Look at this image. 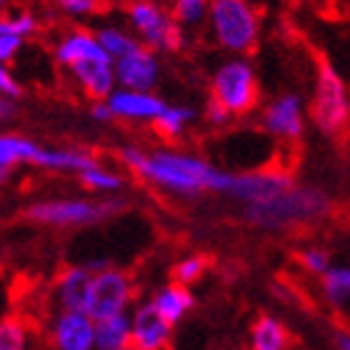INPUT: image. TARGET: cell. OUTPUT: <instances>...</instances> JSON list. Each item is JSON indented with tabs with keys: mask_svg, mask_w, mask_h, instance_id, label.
<instances>
[{
	"mask_svg": "<svg viewBox=\"0 0 350 350\" xmlns=\"http://www.w3.org/2000/svg\"><path fill=\"white\" fill-rule=\"evenodd\" d=\"M118 158L133 175H138L140 180H148L158 188L180 193V196H198L205 190L228 193L235 175L226 168L213 165L200 155L180 153V150L146 153L140 148H123Z\"/></svg>",
	"mask_w": 350,
	"mask_h": 350,
	"instance_id": "1",
	"label": "cell"
},
{
	"mask_svg": "<svg viewBox=\"0 0 350 350\" xmlns=\"http://www.w3.org/2000/svg\"><path fill=\"white\" fill-rule=\"evenodd\" d=\"M333 198L315 185H293L283 196L260 205H243V218L260 230H293L325 218Z\"/></svg>",
	"mask_w": 350,
	"mask_h": 350,
	"instance_id": "2",
	"label": "cell"
},
{
	"mask_svg": "<svg viewBox=\"0 0 350 350\" xmlns=\"http://www.w3.org/2000/svg\"><path fill=\"white\" fill-rule=\"evenodd\" d=\"M208 21L215 43L228 53L248 55L260 38V15L250 0H211Z\"/></svg>",
	"mask_w": 350,
	"mask_h": 350,
	"instance_id": "3",
	"label": "cell"
},
{
	"mask_svg": "<svg viewBox=\"0 0 350 350\" xmlns=\"http://www.w3.org/2000/svg\"><path fill=\"white\" fill-rule=\"evenodd\" d=\"M310 120L323 135L336 138L345 133L350 123V90L348 83L338 68L328 60L318 63L313 85V100H310Z\"/></svg>",
	"mask_w": 350,
	"mask_h": 350,
	"instance_id": "4",
	"label": "cell"
},
{
	"mask_svg": "<svg viewBox=\"0 0 350 350\" xmlns=\"http://www.w3.org/2000/svg\"><path fill=\"white\" fill-rule=\"evenodd\" d=\"M211 98L218 100L233 118L250 116L260 103L256 68L243 58L226 60L213 75Z\"/></svg>",
	"mask_w": 350,
	"mask_h": 350,
	"instance_id": "5",
	"label": "cell"
},
{
	"mask_svg": "<svg viewBox=\"0 0 350 350\" xmlns=\"http://www.w3.org/2000/svg\"><path fill=\"white\" fill-rule=\"evenodd\" d=\"M125 205L120 200H43V203L30 205L25 211V218L55 228H83L100 223L105 218H116Z\"/></svg>",
	"mask_w": 350,
	"mask_h": 350,
	"instance_id": "6",
	"label": "cell"
},
{
	"mask_svg": "<svg viewBox=\"0 0 350 350\" xmlns=\"http://www.w3.org/2000/svg\"><path fill=\"white\" fill-rule=\"evenodd\" d=\"M128 21L140 36V43L150 51L178 53L185 45L183 28L153 0H133L128 5Z\"/></svg>",
	"mask_w": 350,
	"mask_h": 350,
	"instance_id": "7",
	"label": "cell"
},
{
	"mask_svg": "<svg viewBox=\"0 0 350 350\" xmlns=\"http://www.w3.org/2000/svg\"><path fill=\"white\" fill-rule=\"evenodd\" d=\"M135 280L131 273L120 268H105L93 275V288H90V303H88V315L93 321H105L113 315L131 313L135 306Z\"/></svg>",
	"mask_w": 350,
	"mask_h": 350,
	"instance_id": "8",
	"label": "cell"
},
{
	"mask_svg": "<svg viewBox=\"0 0 350 350\" xmlns=\"http://www.w3.org/2000/svg\"><path fill=\"white\" fill-rule=\"evenodd\" d=\"M293 185H295L293 173L285 165H265V168L235 173L228 196L241 200L243 205H260L283 196L285 190H291Z\"/></svg>",
	"mask_w": 350,
	"mask_h": 350,
	"instance_id": "9",
	"label": "cell"
},
{
	"mask_svg": "<svg viewBox=\"0 0 350 350\" xmlns=\"http://www.w3.org/2000/svg\"><path fill=\"white\" fill-rule=\"evenodd\" d=\"M260 128L265 135L280 143H298L306 133V105L298 93L275 95L262 108Z\"/></svg>",
	"mask_w": 350,
	"mask_h": 350,
	"instance_id": "10",
	"label": "cell"
},
{
	"mask_svg": "<svg viewBox=\"0 0 350 350\" xmlns=\"http://www.w3.org/2000/svg\"><path fill=\"white\" fill-rule=\"evenodd\" d=\"M133 323V345L140 350H168L170 338H173V325H170L153 300H143L131 310Z\"/></svg>",
	"mask_w": 350,
	"mask_h": 350,
	"instance_id": "11",
	"label": "cell"
},
{
	"mask_svg": "<svg viewBox=\"0 0 350 350\" xmlns=\"http://www.w3.org/2000/svg\"><path fill=\"white\" fill-rule=\"evenodd\" d=\"M53 350H95V321L88 313L60 310L51 323Z\"/></svg>",
	"mask_w": 350,
	"mask_h": 350,
	"instance_id": "12",
	"label": "cell"
},
{
	"mask_svg": "<svg viewBox=\"0 0 350 350\" xmlns=\"http://www.w3.org/2000/svg\"><path fill=\"white\" fill-rule=\"evenodd\" d=\"M93 275L85 265H68L58 273L55 285H53V298L60 310L70 313H88L90 303V288H93Z\"/></svg>",
	"mask_w": 350,
	"mask_h": 350,
	"instance_id": "13",
	"label": "cell"
},
{
	"mask_svg": "<svg viewBox=\"0 0 350 350\" xmlns=\"http://www.w3.org/2000/svg\"><path fill=\"white\" fill-rule=\"evenodd\" d=\"M116 78L120 88L150 93V88L158 83V58H155V53L146 45H140L135 53L118 60Z\"/></svg>",
	"mask_w": 350,
	"mask_h": 350,
	"instance_id": "14",
	"label": "cell"
},
{
	"mask_svg": "<svg viewBox=\"0 0 350 350\" xmlns=\"http://www.w3.org/2000/svg\"><path fill=\"white\" fill-rule=\"evenodd\" d=\"M108 105L116 118H123V120H148V123H153L155 118L168 108L158 95L143 93V90H128V88L113 90L108 95Z\"/></svg>",
	"mask_w": 350,
	"mask_h": 350,
	"instance_id": "15",
	"label": "cell"
},
{
	"mask_svg": "<svg viewBox=\"0 0 350 350\" xmlns=\"http://www.w3.org/2000/svg\"><path fill=\"white\" fill-rule=\"evenodd\" d=\"M73 78L81 83L83 93L93 103L108 100V95L116 90V63L113 60H83L68 68Z\"/></svg>",
	"mask_w": 350,
	"mask_h": 350,
	"instance_id": "16",
	"label": "cell"
},
{
	"mask_svg": "<svg viewBox=\"0 0 350 350\" xmlns=\"http://www.w3.org/2000/svg\"><path fill=\"white\" fill-rule=\"evenodd\" d=\"M55 60L63 68H73L75 63L83 60H110L108 53L103 51L98 38L88 30H73L70 36H66L60 40L58 51H55Z\"/></svg>",
	"mask_w": 350,
	"mask_h": 350,
	"instance_id": "17",
	"label": "cell"
},
{
	"mask_svg": "<svg viewBox=\"0 0 350 350\" xmlns=\"http://www.w3.org/2000/svg\"><path fill=\"white\" fill-rule=\"evenodd\" d=\"M150 300H153V306L158 308V313H161L173 328L196 308V298H193L190 288H185V285H180V283H173V280L165 283L163 288H158Z\"/></svg>",
	"mask_w": 350,
	"mask_h": 350,
	"instance_id": "18",
	"label": "cell"
},
{
	"mask_svg": "<svg viewBox=\"0 0 350 350\" xmlns=\"http://www.w3.org/2000/svg\"><path fill=\"white\" fill-rule=\"evenodd\" d=\"M133 345L131 313L95 321V350H123Z\"/></svg>",
	"mask_w": 350,
	"mask_h": 350,
	"instance_id": "19",
	"label": "cell"
},
{
	"mask_svg": "<svg viewBox=\"0 0 350 350\" xmlns=\"http://www.w3.org/2000/svg\"><path fill=\"white\" fill-rule=\"evenodd\" d=\"M288 343V330L273 315H260L250 328V350H285Z\"/></svg>",
	"mask_w": 350,
	"mask_h": 350,
	"instance_id": "20",
	"label": "cell"
},
{
	"mask_svg": "<svg viewBox=\"0 0 350 350\" xmlns=\"http://www.w3.org/2000/svg\"><path fill=\"white\" fill-rule=\"evenodd\" d=\"M0 350H38V328L15 315L0 318Z\"/></svg>",
	"mask_w": 350,
	"mask_h": 350,
	"instance_id": "21",
	"label": "cell"
},
{
	"mask_svg": "<svg viewBox=\"0 0 350 350\" xmlns=\"http://www.w3.org/2000/svg\"><path fill=\"white\" fill-rule=\"evenodd\" d=\"M43 153V148L33 143L30 138H23V135H8L3 133L0 135V168L10 170L18 163H30L36 165L38 158Z\"/></svg>",
	"mask_w": 350,
	"mask_h": 350,
	"instance_id": "22",
	"label": "cell"
},
{
	"mask_svg": "<svg viewBox=\"0 0 350 350\" xmlns=\"http://www.w3.org/2000/svg\"><path fill=\"white\" fill-rule=\"evenodd\" d=\"M323 298L328 300L336 310H348L350 308V268L348 265H333V268L321 278Z\"/></svg>",
	"mask_w": 350,
	"mask_h": 350,
	"instance_id": "23",
	"label": "cell"
},
{
	"mask_svg": "<svg viewBox=\"0 0 350 350\" xmlns=\"http://www.w3.org/2000/svg\"><path fill=\"white\" fill-rule=\"evenodd\" d=\"M193 120H196V110L193 108H185V105H168L150 125H153V133H158L163 140L170 143V140L180 138L183 133H185V128H188Z\"/></svg>",
	"mask_w": 350,
	"mask_h": 350,
	"instance_id": "24",
	"label": "cell"
},
{
	"mask_svg": "<svg viewBox=\"0 0 350 350\" xmlns=\"http://www.w3.org/2000/svg\"><path fill=\"white\" fill-rule=\"evenodd\" d=\"M95 38H98L100 48L108 53V58L113 60V63H118L120 58L135 53L140 45H143L140 40H135L133 36H128V33H123V30H118V28H103L95 33Z\"/></svg>",
	"mask_w": 350,
	"mask_h": 350,
	"instance_id": "25",
	"label": "cell"
},
{
	"mask_svg": "<svg viewBox=\"0 0 350 350\" xmlns=\"http://www.w3.org/2000/svg\"><path fill=\"white\" fill-rule=\"evenodd\" d=\"M211 10V0H173L170 5V18L180 28H193L205 21V15Z\"/></svg>",
	"mask_w": 350,
	"mask_h": 350,
	"instance_id": "26",
	"label": "cell"
},
{
	"mask_svg": "<svg viewBox=\"0 0 350 350\" xmlns=\"http://www.w3.org/2000/svg\"><path fill=\"white\" fill-rule=\"evenodd\" d=\"M78 180L85 185L88 190H95V193H116V190L123 188V178L113 170L103 168L100 163L93 165V168L78 173Z\"/></svg>",
	"mask_w": 350,
	"mask_h": 350,
	"instance_id": "27",
	"label": "cell"
},
{
	"mask_svg": "<svg viewBox=\"0 0 350 350\" xmlns=\"http://www.w3.org/2000/svg\"><path fill=\"white\" fill-rule=\"evenodd\" d=\"M205 270H208V258L205 256H188L178 260L170 268V278H173V283H180V285H193L198 283L200 278L205 275Z\"/></svg>",
	"mask_w": 350,
	"mask_h": 350,
	"instance_id": "28",
	"label": "cell"
},
{
	"mask_svg": "<svg viewBox=\"0 0 350 350\" xmlns=\"http://www.w3.org/2000/svg\"><path fill=\"white\" fill-rule=\"evenodd\" d=\"M38 23L30 13H10L0 18V36H18L25 38L36 33Z\"/></svg>",
	"mask_w": 350,
	"mask_h": 350,
	"instance_id": "29",
	"label": "cell"
},
{
	"mask_svg": "<svg viewBox=\"0 0 350 350\" xmlns=\"http://www.w3.org/2000/svg\"><path fill=\"white\" fill-rule=\"evenodd\" d=\"M298 260H300V265H303V270H306V273H310V275H318V278H323L330 268H333V265H330V253H328V250L315 248V245H310V248H306V250H300Z\"/></svg>",
	"mask_w": 350,
	"mask_h": 350,
	"instance_id": "30",
	"label": "cell"
},
{
	"mask_svg": "<svg viewBox=\"0 0 350 350\" xmlns=\"http://www.w3.org/2000/svg\"><path fill=\"white\" fill-rule=\"evenodd\" d=\"M205 120H208L213 128H226V125L233 120V116H230L218 100L208 98V103H205Z\"/></svg>",
	"mask_w": 350,
	"mask_h": 350,
	"instance_id": "31",
	"label": "cell"
},
{
	"mask_svg": "<svg viewBox=\"0 0 350 350\" xmlns=\"http://www.w3.org/2000/svg\"><path fill=\"white\" fill-rule=\"evenodd\" d=\"M0 95H5V98H21L23 95V88L18 85V81L13 78V73L5 68V63H0Z\"/></svg>",
	"mask_w": 350,
	"mask_h": 350,
	"instance_id": "32",
	"label": "cell"
},
{
	"mask_svg": "<svg viewBox=\"0 0 350 350\" xmlns=\"http://www.w3.org/2000/svg\"><path fill=\"white\" fill-rule=\"evenodd\" d=\"M58 3H60V8L70 15H90L100 8L98 0H58Z\"/></svg>",
	"mask_w": 350,
	"mask_h": 350,
	"instance_id": "33",
	"label": "cell"
},
{
	"mask_svg": "<svg viewBox=\"0 0 350 350\" xmlns=\"http://www.w3.org/2000/svg\"><path fill=\"white\" fill-rule=\"evenodd\" d=\"M23 48V38L18 36H0V63H10L15 53Z\"/></svg>",
	"mask_w": 350,
	"mask_h": 350,
	"instance_id": "34",
	"label": "cell"
},
{
	"mask_svg": "<svg viewBox=\"0 0 350 350\" xmlns=\"http://www.w3.org/2000/svg\"><path fill=\"white\" fill-rule=\"evenodd\" d=\"M90 116L95 118V120H100V123H110V120H116V116H113V110H110L108 100H98L90 105Z\"/></svg>",
	"mask_w": 350,
	"mask_h": 350,
	"instance_id": "35",
	"label": "cell"
},
{
	"mask_svg": "<svg viewBox=\"0 0 350 350\" xmlns=\"http://www.w3.org/2000/svg\"><path fill=\"white\" fill-rule=\"evenodd\" d=\"M15 113H18V105H15L10 98L0 95V123H8V120H13Z\"/></svg>",
	"mask_w": 350,
	"mask_h": 350,
	"instance_id": "36",
	"label": "cell"
},
{
	"mask_svg": "<svg viewBox=\"0 0 350 350\" xmlns=\"http://www.w3.org/2000/svg\"><path fill=\"white\" fill-rule=\"evenodd\" d=\"M336 345H338V350H350V330H338Z\"/></svg>",
	"mask_w": 350,
	"mask_h": 350,
	"instance_id": "37",
	"label": "cell"
},
{
	"mask_svg": "<svg viewBox=\"0 0 350 350\" xmlns=\"http://www.w3.org/2000/svg\"><path fill=\"white\" fill-rule=\"evenodd\" d=\"M8 175H10V170H3V168H0V183H5Z\"/></svg>",
	"mask_w": 350,
	"mask_h": 350,
	"instance_id": "38",
	"label": "cell"
},
{
	"mask_svg": "<svg viewBox=\"0 0 350 350\" xmlns=\"http://www.w3.org/2000/svg\"><path fill=\"white\" fill-rule=\"evenodd\" d=\"M5 5H8V0H0V10H3Z\"/></svg>",
	"mask_w": 350,
	"mask_h": 350,
	"instance_id": "39",
	"label": "cell"
},
{
	"mask_svg": "<svg viewBox=\"0 0 350 350\" xmlns=\"http://www.w3.org/2000/svg\"><path fill=\"white\" fill-rule=\"evenodd\" d=\"M123 350H140V348H135V345H128V348H123Z\"/></svg>",
	"mask_w": 350,
	"mask_h": 350,
	"instance_id": "40",
	"label": "cell"
},
{
	"mask_svg": "<svg viewBox=\"0 0 350 350\" xmlns=\"http://www.w3.org/2000/svg\"><path fill=\"white\" fill-rule=\"evenodd\" d=\"M303 3H310V0H303Z\"/></svg>",
	"mask_w": 350,
	"mask_h": 350,
	"instance_id": "41",
	"label": "cell"
}]
</instances>
